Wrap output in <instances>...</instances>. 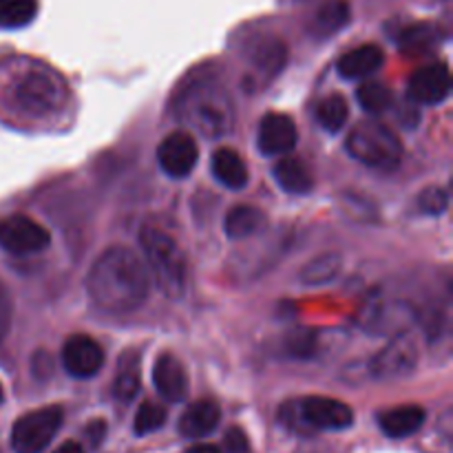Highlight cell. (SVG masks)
Masks as SVG:
<instances>
[{
	"instance_id": "6da1fadb",
	"label": "cell",
	"mask_w": 453,
	"mask_h": 453,
	"mask_svg": "<svg viewBox=\"0 0 453 453\" xmlns=\"http://www.w3.org/2000/svg\"><path fill=\"white\" fill-rule=\"evenodd\" d=\"M93 303L109 314H127L140 308L150 290L144 261L133 250L113 246L102 252L87 279Z\"/></svg>"
},
{
	"instance_id": "7a4b0ae2",
	"label": "cell",
	"mask_w": 453,
	"mask_h": 453,
	"mask_svg": "<svg viewBox=\"0 0 453 453\" xmlns=\"http://www.w3.org/2000/svg\"><path fill=\"white\" fill-rule=\"evenodd\" d=\"M66 84L53 69L29 62L13 71L7 100L13 113L25 119H49L66 104Z\"/></svg>"
},
{
	"instance_id": "3957f363",
	"label": "cell",
	"mask_w": 453,
	"mask_h": 453,
	"mask_svg": "<svg viewBox=\"0 0 453 453\" xmlns=\"http://www.w3.org/2000/svg\"><path fill=\"white\" fill-rule=\"evenodd\" d=\"M175 113L193 131L211 140L228 135L234 124V106L228 91L208 78L195 80L181 88L175 100Z\"/></svg>"
},
{
	"instance_id": "277c9868",
	"label": "cell",
	"mask_w": 453,
	"mask_h": 453,
	"mask_svg": "<svg viewBox=\"0 0 453 453\" xmlns=\"http://www.w3.org/2000/svg\"><path fill=\"white\" fill-rule=\"evenodd\" d=\"M140 246L146 257V270L153 277L155 286L168 299H181L188 286V265L175 239L159 228H142Z\"/></svg>"
},
{
	"instance_id": "5b68a950",
	"label": "cell",
	"mask_w": 453,
	"mask_h": 453,
	"mask_svg": "<svg viewBox=\"0 0 453 453\" xmlns=\"http://www.w3.org/2000/svg\"><path fill=\"white\" fill-rule=\"evenodd\" d=\"M279 418L292 432H341L352 427L354 411L339 398L305 396L288 403Z\"/></svg>"
},
{
	"instance_id": "8992f818",
	"label": "cell",
	"mask_w": 453,
	"mask_h": 453,
	"mask_svg": "<svg viewBox=\"0 0 453 453\" xmlns=\"http://www.w3.org/2000/svg\"><path fill=\"white\" fill-rule=\"evenodd\" d=\"M348 150L357 162L376 171H394L403 162V144L385 124L367 119L357 124L348 137Z\"/></svg>"
},
{
	"instance_id": "52a82bcc",
	"label": "cell",
	"mask_w": 453,
	"mask_h": 453,
	"mask_svg": "<svg viewBox=\"0 0 453 453\" xmlns=\"http://www.w3.org/2000/svg\"><path fill=\"white\" fill-rule=\"evenodd\" d=\"M62 427L60 407H42L20 416L12 429V449L16 453H42Z\"/></svg>"
},
{
	"instance_id": "ba28073f",
	"label": "cell",
	"mask_w": 453,
	"mask_h": 453,
	"mask_svg": "<svg viewBox=\"0 0 453 453\" xmlns=\"http://www.w3.org/2000/svg\"><path fill=\"white\" fill-rule=\"evenodd\" d=\"M418 341L410 332L394 334L383 349L372 358L370 372L379 380L405 379L418 365Z\"/></svg>"
},
{
	"instance_id": "9c48e42d",
	"label": "cell",
	"mask_w": 453,
	"mask_h": 453,
	"mask_svg": "<svg viewBox=\"0 0 453 453\" xmlns=\"http://www.w3.org/2000/svg\"><path fill=\"white\" fill-rule=\"evenodd\" d=\"M47 228L25 215H13L0 221V248L12 255H35L49 246Z\"/></svg>"
},
{
	"instance_id": "30bf717a",
	"label": "cell",
	"mask_w": 453,
	"mask_h": 453,
	"mask_svg": "<svg viewBox=\"0 0 453 453\" xmlns=\"http://www.w3.org/2000/svg\"><path fill=\"white\" fill-rule=\"evenodd\" d=\"M410 321V305L401 303V301H388L383 295H372L361 314V326L372 332V336H383L388 332L401 334Z\"/></svg>"
},
{
	"instance_id": "8fae6325",
	"label": "cell",
	"mask_w": 453,
	"mask_h": 453,
	"mask_svg": "<svg viewBox=\"0 0 453 453\" xmlns=\"http://www.w3.org/2000/svg\"><path fill=\"white\" fill-rule=\"evenodd\" d=\"M199 159L197 142L186 131H175L162 140L157 149V162L168 177L184 180L195 171Z\"/></svg>"
},
{
	"instance_id": "7c38bea8",
	"label": "cell",
	"mask_w": 453,
	"mask_h": 453,
	"mask_svg": "<svg viewBox=\"0 0 453 453\" xmlns=\"http://www.w3.org/2000/svg\"><path fill=\"white\" fill-rule=\"evenodd\" d=\"M299 131L296 124L292 122L290 115L286 113H268L259 124L257 133V146L268 157H283L295 150Z\"/></svg>"
},
{
	"instance_id": "4fadbf2b",
	"label": "cell",
	"mask_w": 453,
	"mask_h": 453,
	"mask_svg": "<svg viewBox=\"0 0 453 453\" xmlns=\"http://www.w3.org/2000/svg\"><path fill=\"white\" fill-rule=\"evenodd\" d=\"M62 365L73 379H91L104 365V352L87 334H73L62 345Z\"/></svg>"
},
{
	"instance_id": "5bb4252c",
	"label": "cell",
	"mask_w": 453,
	"mask_h": 453,
	"mask_svg": "<svg viewBox=\"0 0 453 453\" xmlns=\"http://www.w3.org/2000/svg\"><path fill=\"white\" fill-rule=\"evenodd\" d=\"M451 93V73L447 65L438 62V65H427L423 69L416 71L410 80V88L407 96L414 104L434 106L441 104L449 97Z\"/></svg>"
},
{
	"instance_id": "9a60e30c",
	"label": "cell",
	"mask_w": 453,
	"mask_h": 453,
	"mask_svg": "<svg viewBox=\"0 0 453 453\" xmlns=\"http://www.w3.org/2000/svg\"><path fill=\"white\" fill-rule=\"evenodd\" d=\"M153 383L159 396L168 403H181L188 396V374L175 354H159L153 365Z\"/></svg>"
},
{
	"instance_id": "2e32d148",
	"label": "cell",
	"mask_w": 453,
	"mask_h": 453,
	"mask_svg": "<svg viewBox=\"0 0 453 453\" xmlns=\"http://www.w3.org/2000/svg\"><path fill=\"white\" fill-rule=\"evenodd\" d=\"M248 60L257 75L270 80L281 73V69L286 66L288 47L283 40L274 38V35H259L248 49Z\"/></svg>"
},
{
	"instance_id": "e0dca14e",
	"label": "cell",
	"mask_w": 453,
	"mask_h": 453,
	"mask_svg": "<svg viewBox=\"0 0 453 453\" xmlns=\"http://www.w3.org/2000/svg\"><path fill=\"white\" fill-rule=\"evenodd\" d=\"M221 420V410L215 401H197L186 407L180 418V432L186 438H206L217 429Z\"/></svg>"
},
{
	"instance_id": "ac0fdd59",
	"label": "cell",
	"mask_w": 453,
	"mask_h": 453,
	"mask_svg": "<svg viewBox=\"0 0 453 453\" xmlns=\"http://www.w3.org/2000/svg\"><path fill=\"white\" fill-rule=\"evenodd\" d=\"M383 60V49H380L379 44H361V47L352 49V51H348L345 56H341L336 69H339L341 78L358 80L367 78V75H372L374 71H379Z\"/></svg>"
},
{
	"instance_id": "d6986e66",
	"label": "cell",
	"mask_w": 453,
	"mask_h": 453,
	"mask_svg": "<svg viewBox=\"0 0 453 453\" xmlns=\"http://www.w3.org/2000/svg\"><path fill=\"white\" fill-rule=\"evenodd\" d=\"M211 166H212V175H215V180L219 181L221 186H226V188L230 190L246 188L248 166L246 162H243L242 155H239L234 149H228V146L217 149L215 153H212Z\"/></svg>"
},
{
	"instance_id": "ffe728a7",
	"label": "cell",
	"mask_w": 453,
	"mask_h": 453,
	"mask_svg": "<svg viewBox=\"0 0 453 453\" xmlns=\"http://www.w3.org/2000/svg\"><path fill=\"white\" fill-rule=\"evenodd\" d=\"M425 423V410L418 405H403L383 411L379 416V425L385 436L407 438L418 432Z\"/></svg>"
},
{
	"instance_id": "44dd1931",
	"label": "cell",
	"mask_w": 453,
	"mask_h": 453,
	"mask_svg": "<svg viewBox=\"0 0 453 453\" xmlns=\"http://www.w3.org/2000/svg\"><path fill=\"white\" fill-rule=\"evenodd\" d=\"M274 180L281 186L286 193L292 195H305L312 190L314 180L310 168L305 166L303 159L295 157V155H283L277 164H274Z\"/></svg>"
},
{
	"instance_id": "7402d4cb",
	"label": "cell",
	"mask_w": 453,
	"mask_h": 453,
	"mask_svg": "<svg viewBox=\"0 0 453 453\" xmlns=\"http://www.w3.org/2000/svg\"><path fill=\"white\" fill-rule=\"evenodd\" d=\"M349 18H352V9L348 0H327L314 12L310 29L317 38H330L348 25Z\"/></svg>"
},
{
	"instance_id": "603a6c76",
	"label": "cell",
	"mask_w": 453,
	"mask_h": 453,
	"mask_svg": "<svg viewBox=\"0 0 453 453\" xmlns=\"http://www.w3.org/2000/svg\"><path fill=\"white\" fill-rule=\"evenodd\" d=\"M264 228L265 215L255 206H234L224 219V230L230 239H248Z\"/></svg>"
},
{
	"instance_id": "cb8c5ba5",
	"label": "cell",
	"mask_w": 453,
	"mask_h": 453,
	"mask_svg": "<svg viewBox=\"0 0 453 453\" xmlns=\"http://www.w3.org/2000/svg\"><path fill=\"white\" fill-rule=\"evenodd\" d=\"M343 268V259L339 252H323L301 268L299 279L305 286H327L334 281Z\"/></svg>"
},
{
	"instance_id": "d4e9b609",
	"label": "cell",
	"mask_w": 453,
	"mask_h": 453,
	"mask_svg": "<svg viewBox=\"0 0 453 453\" xmlns=\"http://www.w3.org/2000/svg\"><path fill=\"white\" fill-rule=\"evenodd\" d=\"M137 394H140V363H137V357L127 354L119 361V370L115 374L113 396L119 403H131L135 401Z\"/></svg>"
},
{
	"instance_id": "484cf974",
	"label": "cell",
	"mask_w": 453,
	"mask_h": 453,
	"mask_svg": "<svg viewBox=\"0 0 453 453\" xmlns=\"http://www.w3.org/2000/svg\"><path fill=\"white\" fill-rule=\"evenodd\" d=\"M314 118H317V122L321 124L326 131L339 133L349 118L348 102H345L343 96L332 93V96L323 97V100L319 102L317 111H314Z\"/></svg>"
},
{
	"instance_id": "4316f807",
	"label": "cell",
	"mask_w": 453,
	"mask_h": 453,
	"mask_svg": "<svg viewBox=\"0 0 453 453\" xmlns=\"http://www.w3.org/2000/svg\"><path fill=\"white\" fill-rule=\"evenodd\" d=\"M38 13V0H0V29H22Z\"/></svg>"
},
{
	"instance_id": "83f0119b",
	"label": "cell",
	"mask_w": 453,
	"mask_h": 453,
	"mask_svg": "<svg viewBox=\"0 0 453 453\" xmlns=\"http://www.w3.org/2000/svg\"><path fill=\"white\" fill-rule=\"evenodd\" d=\"M357 100L363 106V111H367L372 115H380L388 109H392L394 93L392 88L380 82H365L358 87Z\"/></svg>"
},
{
	"instance_id": "f1b7e54d",
	"label": "cell",
	"mask_w": 453,
	"mask_h": 453,
	"mask_svg": "<svg viewBox=\"0 0 453 453\" xmlns=\"http://www.w3.org/2000/svg\"><path fill=\"white\" fill-rule=\"evenodd\" d=\"M438 38H441V34H438L436 27L423 22V25H411L407 29H403L398 44L403 49H407V51H425V49L434 47L438 42Z\"/></svg>"
},
{
	"instance_id": "f546056e",
	"label": "cell",
	"mask_w": 453,
	"mask_h": 453,
	"mask_svg": "<svg viewBox=\"0 0 453 453\" xmlns=\"http://www.w3.org/2000/svg\"><path fill=\"white\" fill-rule=\"evenodd\" d=\"M164 423H166V410L155 405V403H144V405L137 410L133 429H135L137 436H146V434H153L157 432L159 427H164Z\"/></svg>"
},
{
	"instance_id": "4dcf8cb0",
	"label": "cell",
	"mask_w": 453,
	"mask_h": 453,
	"mask_svg": "<svg viewBox=\"0 0 453 453\" xmlns=\"http://www.w3.org/2000/svg\"><path fill=\"white\" fill-rule=\"evenodd\" d=\"M447 206H449V197H447L445 190L438 188V186L420 193L418 208L425 215H442V212L447 211Z\"/></svg>"
},
{
	"instance_id": "1f68e13d",
	"label": "cell",
	"mask_w": 453,
	"mask_h": 453,
	"mask_svg": "<svg viewBox=\"0 0 453 453\" xmlns=\"http://www.w3.org/2000/svg\"><path fill=\"white\" fill-rule=\"evenodd\" d=\"M288 352L292 357H310L314 354V336L310 332H296L288 339Z\"/></svg>"
},
{
	"instance_id": "d6a6232c",
	"label": "cell",
	"mask_w": 453,
	"mask_h": 453,
	"mask_svg": "<svg viewBox=\"0 0 453 453\" xmlns=\"http://www.w3.org/2000/svg\"><path fill=\"white\" fill-rule=\"evenodd\" d=\"M12 312H13L12 296H9L7 288H4L3 281H0V343L7 339L9 327H12Z\"/></svg>"
},
{
	"instance_id": "836d02e7",
	"label": "cell",
	"mask_w": 453,
	"mask_h": 453,
	"mask_svg": "<svg viewBox=\"0 0 453 453\" xmlns=\"http://www.w3.org/2000/svg\"><path fill=\"white\" fill-rule=\"evenodd\" d=\"M226 449H228V453H250V447H248V441L242 429L233 427L226 434Z\"/></svg>"
},
{
	"instance_id": "e575fe53",
	"label": "cell",
	"mask_w": 453,
	"mask_h": 453,
	"mask_svg": "<svg viewBox=\"0 0 453 453\" xmlns=\"http://www.w3.org/2000/svg\"><path fill=\"white\" fill-rule=\"evenodd\" d=\"M53 453H84V449H82V445H80V442L69 441V442H65L62 447H58V449Z\"/></svg>"
},
{
	"instance_id": "d590c367",
	"label": "cell",
	"mask_w": 453,
	"mask_h": 453,
	"mask_svg": "<svg viewBox=\"0 0 453 453\" xmlns=\"http://www.w3.org/2000/svg\"><path fill=\"white\" fill-rule=\"evenodd\" d=\"M188 453H221V449H217L215 445H195Z\"/></svg>"
},
{
	"instance_id": "8d00e7d4",
	"label": "cell",
	"mask_w": 453,
	"mask_h": 453,
	"mask_svg": "<svg viewBox=\"0 0 453 453\" xmlns=\"http://www.w3.org/2000/svg\"><path fill=\"white\" fill-rule=\"evenodd\" d=\"M0 403H3V385H0Z\"/></svg>"
}]
</instances>
